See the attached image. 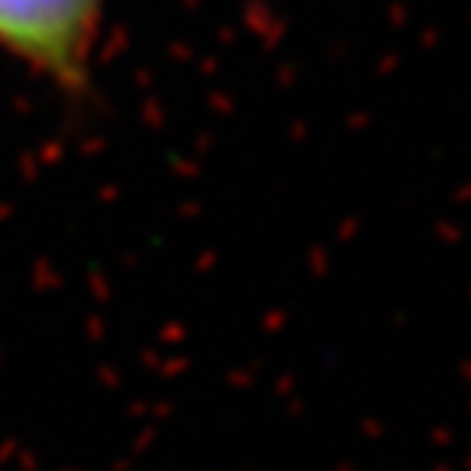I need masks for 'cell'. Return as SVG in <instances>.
Masks as SVG:
<instances>
[{"label":"cell","instance_id":"1","mask_svg":"<svg viewBox=\"0 0 471 471\" xmlns=\"http://www.w3.org/2000/svg\"><path fill=\"white\" fill-rule=\"evenodd\" d=\"M105 0H0V49L56 89L89 85Z\"/></svg>","mask_w":471,"mask_h":471}]
</instances>
